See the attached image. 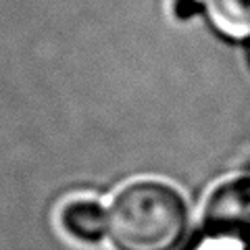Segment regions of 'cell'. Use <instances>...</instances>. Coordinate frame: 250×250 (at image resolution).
I'll use <instances>...</instances> for the list:
<instances>
[{
	"instance_id": "1",
	"label": "cell",
	"mask_w": 250,
	"mask_h": 250,
	"mask_svg": "<svg viewBox=\"0 0 250 250\" xmlns=\"http://www.w3.org/2000/svg\"><path fill=\"white\" fill-rule=\"evenodd\" d=\"M184 229V200L161 182L129 184L108 210V231L121 250H169Z\"/></svg>"
},
{
	"instance_id": "2",
	"label": "cell",
	"mask_w": 250,
	"mask_h": 250,
	"mask_svg": "<svg viewBox=\"0 0 250 250\" xmlns=\"http://www.w3.org/2000/svg\"><path fill=\"white\" fill-rule=\"evenodd\" d=\"M207 225L210 231L233 233L246 238L250 233V179L223 184L210 194L207 205Z\"/></svg>"
},
{
	"instance_id": "5",
	"label": "cell",
	"mask_w": 250,
	"mask_h": 250,
	"mask_svg": "<svg viewBox=\"0 0 250 250\" xmlns=\"http://www.w3.org/2000/svg\"><path fill=\"white\" fill-rule=\"evenodd\" d=\"M190 250H248L246 238L223 231H208Z\"/></svg>"
},
{
	"instance_id": "3",
	"label": "cell",
	"mask_w": 250,
	"mask_h": 250,
	"mask_svg": "<svg viewBox=\"0 0 250 250\" xmlns=\"http://www.w3.org/2000/svg\"><path fill=\"white\" fill-rule=\"evenodd\" d=\"M61 223L77 240L98 242L108 229V215L94 200H71L62 208Z\"/></svg>"
},
{
	"instance_id": "4",
	"label": "cell",
	"mask_w": 250,
	"mask_h": 250,
	"mask_svg": "<svg viewBox=\"0 0 250 250\" xmlns=\"http://www.w3.org/2000/svg\"><path fill=\"white\" fill-rule=\"evenodd\" d=\"M210 23L229 38L250 36V0H202Z\"/></svg>"
}]
</instances>
